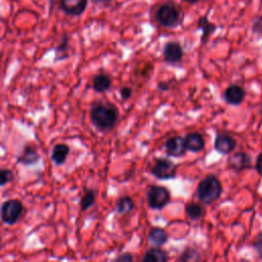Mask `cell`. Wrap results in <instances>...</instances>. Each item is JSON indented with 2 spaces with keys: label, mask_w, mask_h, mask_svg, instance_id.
Segmentation results:
<instances>
[{
  "label": "cell",
  "mask_w": 262,
  "mask_h": 262,
  "mask_svg": "<svg viewBox=\"0 0 262 262\" xmlns=\"http://www.w3.org/2000/svg\"><path fill=\"white\" fill-rule=\"evenodd\" d=\"M89 116L91 123L97 130L107 132L113 130L116 126L119 112L116 105L110 102L96 101L91 105Z\"/></svg>",
  "instance_id": "obj_1"
},
{
  "label": "cell",
  "mask_w": 262,
  "mask_h": 262,
  "mask_svg": "<svg viewBox=\"0 0 262 262\" xmlns=\"http://www.w3.org/2000/svg\"><path fill=\"white\" fill-rule=\"evenodd\" d=\"M222 193V184L214 175H208L202 179L196 187V195L201 203L210 205L216 202Z\"/></svg>",
  "instance_id": "obj_2"
},
{
  "label": "cell",
  "mask_w": 262,
  "mask_h": 262,
  "mask_svg": "<svg viewBox=\"0 0 262 262\" xmlns=\"http://www.w3.org/2000/svg\"><path fill=\"white\" fill-rule=\"evenodd\" d=\"M155 17L160 26L167 29L176 28L182 21L180 9L172 2H165L161 4L155 12Z\"/></svg>",
  "instance_id": "obj_3"
},
{
  "label": "cell",
  "mask_w": 262,
  "mask_h": 262,
  "mask_svg": "<svg viewBox=\"0 0 262 262\" xmlns=\"http://www.w3.org/2000/svg\"><path fill=\"white\" fill-rule=\"evenodd\" d=\"M24 211V205L19 200L10 199L5 201L0 208L1 220L8 225L15 224Z\"/></svg>",
  "instance_id": "obj_4"
},
{
  "label": "cell",
  "mask_w": 262,
  "mask_h": 262,
  "mask_svg": "<svg viewBox=\"0 0 262 262\" xmlns=\"http://www.w3.org/2000/svg\"><path fill=\"white\" fill-rule=\"evenodd\" d=\"M148 207L154 210L163 209L170 201V191L161 185H150L146 192Z\"/></svg>",
  "instance_id": "obj_5"
},
{
  "label": "cell",
  "mask_w": 262,
  "mask_h": 262,
  "mask_svg": "<svg viewBox=\"0 0 262 262\" xmlns=\"http://www.w3.org/2000/svg\"><path fill=\"white\" fill-rule=\"evenodd\" d=\"M177 166L170 160L166 158L156 159L151 168L150 173L157 179L160 180H168L176 177Z\"/></svg>",
  "instance_id": "obj_6"
},
{
  "label": "cell",
  "mask_w": 262,
  "mask_h": 262,
  "mask_svg": "<svg viewBox=\"0 0 262 262\" xmlns=\"http://www.w3.org/2000/svg\"><path fill=\"white\" fill-rule=\"evenodd\" d=\"M163 57L167 63L176 64L181 61L183 57V50L181 45L176 41H170L165 44L163 49Z\"/></svg>",
  "instance_id": "obj_7"
},
{
  "label": "cell",
  "mask_w": 262,
  "mask_h": 262,
  "mask_svg": "<svg viewBox=\"0 0 262 262\" xmlns=\"http://www.w3.org/2000/svg\"><path fill=\"white\" fill-rule=\"evenodd\" d=\"M228 166L236 172L250 169L252 167L251 156L245 151H236L228 158Z\"/></svg>",
  "instance_id": "obj_8"
},
{
  "label": "cell",
  "mask_w": 262,
  "mask_h": 262,
  "mask_svg": "<svg viewBox=\"0 0 262 262\" xmlns=\"http://www.w3.org/2000/svg\"><path fill=\"white\" fill-rule=\"evenodd\" d=\"M246 96L245 89L239 85H230L228 86L224 93H223V99L227 104L230 105H239Z\"/></svg>",
  "instance_id": "obj_9"
},
{
  "label": "cell",
  "mask_w": 262,
  "mask_h": 262,
  "mask_svg": "<svg viewBox=\"0 0 262 262\" xmlns=\"http://www.w3.org/2000/svg\"><path fill=\"white\" fill-rule=\"evenodd\" d=\"M236 146V140L227 134H218L214 140V148L221 155L231 154Z\"/></svg>",
  "instance_id": "obj_10"
},
{
  "label": "cell",
  "mask_w": 262,
  "mask_h": 262,
  "mask_svg": "<svg viewBox=\"0 0 262 262\" xmlns=\"http://www.w3.org/2000/svg\"><path fill=\"white\" fill-rule=\"evenodd\" d=\"M87 2V0H59V6L66 14L78 16L85 11Z\"/></svg>",
  "instance_id": "obj_11"
},
{
  "label": "cell",
  "mask_w": 262,
  "mask_h": 262,
  "mask_svg": "<svg viewBox=\"0 0 262 262\" xmlns=\"http://www.w3.org/2000/svg\"><path fill=\"white\" fill-rule=\"evenodd\" d=\"M165 150L168 156L181 157L185 154L184 138L181 136H172L165 142Z\"/></svg>",
  "instance_id": "obj_12"
},
{
  "label": "cell",
  "mask_w": 262,
  "mask_h": 262,
  "mask_svg": "<svg viewBox=\"0 0 262 262\" xmlns=\"http://www.w3.org/2000/svg\"><path fill=\"white\" fill-rule=\"evenodd\" d=\"M184 143L186 150L192 152H199L205 147V139L203 135L199 132L187 133L184 137Z\"/></svg>",
  "instance_id": "obj_13"
},
{
  "label": "cell",
  "mask_w": 262,
  "mask_h": 262,
  "mask_svg": "<svg viewBox=\"0 0 262 262\" xmlns=\"http://www.w3.org/2000/svg\"><path fill=\"white\" fill-rule=\"evenodd\" d=\"M39 159H40V155L37 148L34 145L28 144L24 147L21 154L18 156L17 162L23 165L30 166V165L36 164L39 161Z\"/></svg>",
  "instance_id": "obj_14"
},
{
  "label": "cell",
  "mask_w": 262,
  "mask_h": 262,
  "mask_svg": "<svg viewBox=\"0 0 262 262\" xmlns=\"http://www.w3.org/2000/svg\"><path fill=\"white\" fill-rule=\"evenodd\" d=\"M148 243L152 246V248H161L168 241L167 232L160 227H152L147 235Z\"/></svg>",
  "instance_id": "obj_15"
},
{
  "label": "cell",
  "mask_w": 262,
  "mask_h": 262,
  "mask_svg": "<svg viewBox=\"0 0 262 262\" xmlns=\"http://www.w3.org/2000/svg\"><path fill=\"white\" fill-rule=\"evenodd\" d=\"M198 29L202 31L201 42H202L203 44H205V43L209 40L210 36L216 31L217 27H216V25H214L213 23H211V21L208 19L207 15H203V16H201V17L199 18V20H198Z\"/></svg>",
  "instance_id": "obj_16"
},
{
  "label": "cell",
  "mask_w": 262,
  "mask_h": 262,
  "mask_svg": "<svg viewBox=\"0 0 262 262\" xmlns=\"http://www.w3.org/2000/svg\"><path fill=\"white\" fill-rule=\"evenodd\" d=\"M112 86V79L105 74H97L92 79V88L97 93L107 91Z\"/></svg>",
  "instance_id": "obj_17"
},
{
  "label": "cell",
  "mask_w": 262,
  "mask_h": 262,
  "mask_svg": "<svg viewBox=\"0 0 262 262\" xmlns=\"http://www.w3.org/2000/svg\"><path fill=\"white\" fill-rule=\"evenodd\" d=\"M69 152H70V147L66 143L55 144L52 148L51 160L54 162L55 165L60 166L66 162Z\"/></svg>",
  "instance_id": "obj_18"
},
{
  "label": "cell",
  "mask_w": 262,
  "mask_h": 262,
  "mask_svg": "<svg viewBox=\"0 0 262 262\" xmlns=\"http://www.w3.org/2000/svg\"><path fill=\"white\" fill-rule=\"evenodd\" d=\"M185 213L189 219L192 221H198L203 219L206 215V208L202 204L188 203L185 206Z\"/></svg>",
  "instance_id": "obj_19"
},
{
  "label": "cell",
  "mask_w": 262,
  "mask_h": 262,
  "mask_svg": "<svg viewBox=\"0 0 262 262\" xmlns=\"http://www.w3.org/2000/svg\"><path fill=\"white\" fill-rule=\"evenodd\" d=\"M141 262H168V257L161 248H150L145 252Z\"/></svg>",
  "instance_id": "obj_20"
},
{
  "label": "cell",
  "mask_w": 262,
  "mask_h": 262,
  "mask_svg": "<svg viewBox=\"0 0 262 262\" xmlns=\"http://www.w3.org/2000/svg\"><path fill=\"white\" fill-rule=\"evenodd\" d=\"M178 262H201V254L196 249L188 246L181 252Z\"/></svg>",
  "instance_id": "obj_21"
},
{
  "label": "cell",
  "mask_w": 262,
  "mask_h": 262,
  "mask_svg": "<svg viewBox=\"0 0 262 262\" xmlns=\"http://www.w3.org/2000/svg\"><path fill=\"white\" fill-rule=\"evenodd\" d=\"M134 208H135V204L133 200L128 195L120 198L116 205V211L121 215L133 211Z\"/></svg>",
  "instance_id": "obj_22"
},
{
  "label": "cell",
  "mask_w": 262,
  "mask_h": 262,
  "mask_svg": "<svg viewBox=\"0 0 262 262\" xmlns=\"http://www.w3.org/2000/svg\"><path fill=\"white\" fill-rule=\"evenodd\" d=\"M68 48H69V37L67 34H63L60 41L57 44V47L55 48V53H56V57L55 60H61L64 59L66 57H68L67 53H68Z\"/></svg>",
  "instance_id": "obj_23"
},
{
  "label": "cell",
  "mask_w": 262,
  "mask_h": 262,
  "mask_svg": "<svg viewBox=\"0 0 262 262\" xmlns=\"http://www.w3.org/2000/svg\"><path fill=\"white\" fill-rule=\"evenodd\" d=\"M95 202V191L93 189H87L80 201V207L82 211L88 210Z\"/></svg>",
  "instance_id": "obj_24"
},
{
  "label": "cell",
  "mask_w": 262,
  "mask_h": 262,
  "mask_svg": "<svg viewBox=\"0 0 262 262\" xmlns=\"http://www.w3.org/2000/svg\"><path fill=\"white\" fill-rule=\"evenodd\" d=\"M14 175L9 169H0V186H3L13 179Z\"/></svg>",
  "instance_id": "obj_25"
},
{
  "label": "cell",
  "mask_w": 262,
  "mask_h": 262,
  "mask_svg": "<svg viewBox=\"0 0 262 262\" xmlns=\"http://www.w3.org/2000/svg\"><path fill=\"white\" fill-rule=\"evenodd\" d=\"M254 249L258 254V257L260 260H262V231H260L258 233V235L256 236L254 243H253Z\"/></svg>",
  "instance_id": "obj_26"
},
{
  "label": "cell",
  "mask_w": 262,
  "mask_h": 262,
  "mask_svg": "<svg viewBox=\"0 0 262 262\" xmlns=\"http://www.w3.org/2000/svg\"><path fill=\"white\" fill-rule=\"evenodd\" d=\"M252 31L255 34L262 35V15H259L254 18L252 23Z\"/></svg>",
  "instance_id": "obj_27"
},
{
  "label": "cell",
  "mask_w": 262,
  "mask_h": 262,
  "mask_svg": "<svg viewBox=\"0 0 262 262\" xmlns=\"http://www.w3.org/2000/svg\"><path fill=\"white\" fill-rule=\"evenodd\" d=\"M112 262H133V256L130 253H123L113 259Z\"/></svg>",
  "instance_id": "obj_28"
},
{
  "label": "cell",
  "mask_w": 262,
  "mask_h": 262,
  "mask_svg": "<svg viewBox=\"0 0 262 262\" xmlns=\"http://www.w3.org/2000/svg\"><path fill=\"white\" fill-rule=\"evenodd\" d=\"M132 93H133V91H132V88H130V87L126 86V87H123L120 89V95H121L122 99H124V100L129 99L132 96Z\"/></svg>",
  "instance_id": "obj_29"
},
{
  "label": "cell",
  "mask_w": 262,
  "mask_h": 262,
  "mask_svg": "<svg viewBox=\"0 0 262 262\" xmlns=\"http://www.w3.org/2000/svg\"><path fill=\"white\" fill-rule=\"evenodd\" d=\"M255 169L258 172V174L262 177V152H260L256 159L255 163Z\"/></svg>",
  "instance_id": "obj_30"
},
{
  "label": "cell",
  "mask_w": 262,
  "mask_h": 262,
  "mask_svg": "<svg viewBox=\"0 0 262 262\" xmlns=\"http://www.w3.org/2000/svg\"><path fill=\"white\" fill-rule=\"evenodd\" d=\"M170 88V85L168 82H160L158 84V89L161 91H167Z\"/></svg>",
  "instance_id": "obj_31"
},
{
  "label": "cell",
  "mask_w": 262,
  "mask_h": 262,
  "mask_svg": "<svg viewBox=\"0 0 262 262\" xmlns=\"http://www.w3.org/2000/svg\"><path fill=\"white\" fill-rule=\"evenodd\" d=\"M92 2H93V3H95V4L108 5V4L112 2V0H92Z\"/></svg>",
  "instance_id": "obj_32"
},
{
  "label": "cell",
  "mask_w": 262,
  "mask_h": 262,
  "mask_svg": "<svg viewBox=\"0 0 262 262\" xmlns=\"http://www.w3.org/2000/svg\"><path fill=\"white\" fill-rule=\"evenodd\" d=\"M185 2H187V3H189V4H195L199 0H184Z\"/></svg>",
  "instance_id": "obj_33"
},
{
  "label": "cell",
  "mask_w": 262,
  "mask_h": 262,
  "mask_svg": "<svg viewBox=\"0 0 262 262\" xmlns=\"http://www.w3.org/2000/svg\"><path fill=\"white\" fill-rule=\"evenodd\" d=\"M259 113L262 115V104L260 105V108H259Z\"/></svg>",
  "instance_id": "obj_34"
},
{
  "label": "cell",
  "mask_w": 262,
  "mask_h": 262,
  "mask_svg": "<svg viewBox=\"0 0 262 262\" xmlns=\"http://www.w3.org/2000/svg\"><path fill=\"white\" fill-rule=\"evenodd\" d=\"M0 243H1V238H0Z\"/></svg>",
  "instance_id": "obj_35"
}]
</instances>
